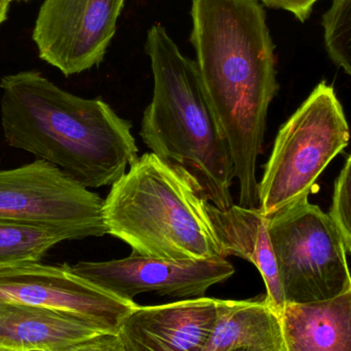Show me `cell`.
Here are the masks:
<instances>
[{"mask_svg": "<svg viewBox=\"0 0 351 351\" xmlns=\"http://www.w3.org/2000/svg\"><path fill=\"white\" fill-rule=\"evenodd\" d=\"M105 333L75 313L0 303V350L63 351Z\"/></svg>", "mask_w": 351, "mask_h": 351, "instance_id": "13", "label": "cell"}, {"mask_svg": "<svg viewBox=\"0 0 351 351\" xmlns=\"http://www.w3.org/2000/svg\"><path fill=\"white\" fill-rule=\"evenodd\" d=\"M230 351H254V350H251V348H235V350H232Z\"/></svg>", "mask_w": 351, "mask_h": 351, "instance_id": "22", "label": "cell"}, {"mask_svg": "<svg viewBox=\"0 0 351 351\" xmlns=\"http://www.w3.org/2000/svg\"><path fill=\"white\" fill-rule=\"evenodd\" d=\"M63 351H125L117 334L102 333Z\"/></svg>", "mask_w": 351, "mask_h": 351, "instance_id": "19", "label": "cell"}, {"mask_svg": "<svg viewBox=\"0 0 351 351\" xmlns=\"http://www.w3.org/2000/svg\"><path fill=\"white\" fill-rule=\"evenodd\" d=\"M76 276L127 302L142 293L171 298L196 299L234 274L226 258L165 260L132 254L123 259L78 262L69 265Z\"/></svg>", "mask_w": 351, "mask_h": 351, "instance_id": "9", "label": "cell"}, {"mask_svg": "<svg viewBox=\"0 0 351 351\" xmlns=\"http://www.w3.org/2000/svg\"><path fill=\"white\" fill-rule=\"evenodd\" d=\"M10 3V0H0V25L5 21Z\"/></svg>", "mask_w": 351, "mask_h": 351, "instance_id": "21", "label": "cell"}, {"mask_svg": "<svg viewBox=\"0 0 351 351\" xmlns=\"http://www.w3.org/2000/svg\"><path fill=\"white\" fill-rule=\"evenodd\" d=\"M208 212L222 249L223 257L241 258L259 270L267 291L266 303L280 319L287 302L268 231L267 217L262 214L259 208L233 204L227 210H221L210 202Z\"/></svg>", "mask_w": 351, "mask_h": 351, "instance_id": "12", "label": "cell"}, {"mask_svg": "<svg viewBox=\"0 0 351 351\" xmlns=\"http://www.w3.org/2000/svg\"><path fill=\"white\" fill-rule=\"evenodd\" d=\"M0 351H1V350H0Z\"/></svg>", "mask_w": 351, "mask_h": 351, "instance_id": "24", "label": "cell"}, {"mask_svg": "<svg viewBox=\"0 0 351 351\" xmlns=\"http://www.w3.org/2000/svg\"><path fill=\"white\" fill-rule=\"evenodd\" d=\"M34 351H45V350H34Z\"/></svg>", "mask_w": 351, "mask_h": 351, "instance_id": "23", "label": "cell"}, {"mask_svg": "<svg viewBox=\"0 0 351 351\" xmlns=\"http://www.w3.org/2000/svg\"><path fill=\"white\" fill-rule=\"evenodd\" d=\"M287 303H311L351 288L343 237L330 215L308 198L268 218Z\"/></svg>", "mask_w": 351, "mask_h": 351, "instance_id": "6", "label": "cell"}, {"mask_svg": "<svg viewBox=\"0 0 351 351\" xmlns=\"http://www.w3.org/2000/svg\"><path fill=\"white\" fill-rule=\"evenodd\" d=\"M350 127L333 86L317 84L278 131L259 182V208L274 216L308 198L317 178L350 142Z\"/></svg>", "mask_w": 351, "mask_h": 351, "instance_id": "5", "label": "cell"}, {"mask_svg": "<svg viewBox=\"0 0 351 351\" xmlns=\"http://www.w3.org/2000/svg\"><path fill=\"white\" fill-rule=\"evenodd\" d=\"M208 202L189 176L149 152L111 186L103 208L107 234L144 257L224 258Z\"/></svg>", "mask_w": 351, "mask_h": 351, "instance_id": "4", "label": "cell"}, {"mask_svg": "<svg viewBox=\"0 0 351 351\" xmlns=\"http://www.w3.org/2000/svg\"><path fill=\"white\" fill-rule=\"evenodd\" d=\"M0 303L47 307L75 313L117 334L123 319L138 306L76 276L68 264L27 262L0 268Z\"/></svg>", "mask_w": 351, "mask_h": 351, "instance_id": "10", "label": "cell"}, {"mask_svg": "<svg viewBox=\"0 0 351 351\" xmlns=\"http://www.w3.org/2000/svg\"><path fill=\"white\" fill-rule=\"evenodd\" d=\"M286 351L282 324L265 298L219 300L214 329L202 351Z\"/></svg>", "mask_w": 351, "mask_h": 351, "instance_id": "15", "label": "cell"}, {"mask_svg": "<svg viewBox=\"0 0 351 351\" xmlns=\"http://www.w3.org/2000/svg\"><path fill=\"white\" fill-rule=\"evenodd\" d=\"M78 239L69 229L0 220V268L39 262L58 243Z\"/></svg>", "mask_w": 351, "mask_h": 351, "instance_id": "16", "label": "cell"}, {"mask_svg": "<svg viewBox=\"0 0 351 351\" xmlns=\"http://www.w3.org/2000/svg\"><path fill=\"white\" fill-rule=\"evenodd\" d=\"M125 0H45L33 30L39 58L65 76L98 66Z\"/></svg>", "mask_w": 351, "mask_h": 351, "instance_id": "8", "label": "cell"}, {"mask_svg": "<svg viewBox=\"0 0 351 351\" xmlns=\"http://www.w3.org/2000/svg\"><path fill=\"white\" fill-rule=\"evenodd\" d=\"M286 351H351V288L311 303H287L280 317Z\"/></svg>", "mask_w": 351, "mask_h": 351, "instance_id": "14", "label": "cell"}, {"mask_svg": "<svg viewBox=\"0 0 351 351\" xmlns=\"http://www.w3.org/2000/svg\"><path fill=\"white\" fill-rule=\"evenodd\" d=\"M329 215L343 237L346 252L351 254V156L336 182Z\"/></svg>", "mask_w": 351, "mask_h": 351, "instance_id": "18", "label": "cell"}, {"mask_svg": "<svg viewBox=\"0 0 351 351\" xmlns=\"http://www.w3.org/2000/svg\"><path fill=\"white\" fill-rule=\"evenodd\" d=\"M322 26L328 55L351 76V0H333Z\"/></svg>", "mask_w": 351, "mask_h": 351, "instance_id": "17", "label": "cell"}, {"mask_svg": "<svg viewBox=\"0 0 351 351\" xmlns=\"http://www.w3.org/2000/svg\"><path fill=\"white\" fill-rule=\"evenodd\" d=\"M190 41L228 142L239 194L258 192L257 160L278 93L274 45L259 0H192Z\"/></svg>", "mask_w": 351, "mask_h": 351, "instance_id": "1", "label": "cell"}, {"mask_svg": "<svg viewBox=\"0 0 351 351\" xmlns=\"http://www.w3.org/2000/svg\"><path fill=\"white\" fill-rule=\"evenodd\" d=\"M104 199L43 160L0 170V220L107 234Z\"/></svg>", "mask_w": 351, "mask_h": 351, "instance_id": "7", "label": "cell"}, {"mask_svg": "<svg viewBox=\"0 0 351 351\" xmlns=\"http://www.w3.org/2000/svg\"><path fill=\"white\" fill-rule=\"evenodd\" d=\"M145 49L154 86L142 117V140L152 154L189 176L208 202L227 210L234 204V165L196 62L158 23L148 31Z\"/></svg>", "mask_w": 351, "mask_h": 351, "instance_id": "3", "label": "cell"}, {"mask_svg": "<svg viewBox=\"0 0 351 351\" xmlns=\"http://www.w3.org/2000/svg\"><path fill=\"white\" fill-rule=\"evenodd\" d=\"M268 8L284 10L294 14L300 22L304 23L313 12V6L319 0H259Z\"/></svg>", "mask_w": 351, "mask_h": 351, "instance_id": "20", "label": "cell"}, {"mask_svg": "<svg viewBox=\"0 0 351 351\" xmlns=\"http://www.w3.org/2000/svg\"><path fill=\"white\" fill-rule=\"evenodd\" d=\"M219 299H186L137 306L123 319L117 337L125 351H202L218 317Z\"/></svg>", "mask_w": 351, "mask_h": 351, "instance_id": "11", "label": "cell"}, {"mask_svg": "<svg viewBox=\"0 0 351 351\" xmlns=\"http://www.w3.org/2000/svg\"><path fill=\"white\" fill-rule=\"evenodd\" d=\"M0 88L6 144L84 187L112 186L137 160L131 121L101 99L80 98L33 70L3 76Z\"/></svg>", "mask_w": 351, "mask_h": 351, "instance_id": "2", "label": "cell"}]
</instances>
